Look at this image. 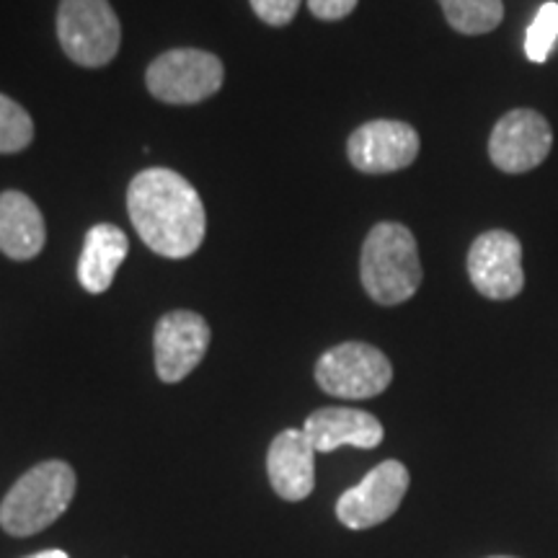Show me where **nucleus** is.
Instances as JSON below:
<instances>
[{"label":"nucleus","instance_id":"20e7f679","mask_svg":"<svg viewBox=\"0 0 558 558\" xmlns=\"http://www.w3.org/2000/svg\"><path fill=\"white\" fill-rule=\"evenodd\" d=\"M58 39L81 68H101L117 58L122 26L109 0H60Z\"/></svg>","mask_w":558,"mask_h":558},{"label":"nucleus","instance_id":"f8f14e48","mask_svg":"<svg viewBox=\"0 0 558 558\" xmlns=\"http://www.w3.org/2000/svg\"><path fill=\"white\" fill-rule=\"evenodd\" d=\"M269 484L284 501H303L316 486V448L303 429H284L271 439L267 456Z\"/></svg>","mask_w":558,"mask_h":558},{"label":"nucleus","instance_id":"9b49d317","mask_svg":"<svg viewBox=\"0 0 558 558\" xmlns=\"http://www.w3.org/2000/svg\"><path fill=\"white\" fill-rule=\"evenodd\" d=\"M207 320L194 311H171L156 324L153 349L156 373L163 383H179L205 360L209 347Z\"/></svg>","mask_w":558,"mask_h":558},{"label":"nucleus","instance_id":"2eb2a0df","mask_svg":"<svg viewBox=\"0 0 558 558\" xmlns=\"http://www.w3.org/2000/svg\"><path fill=\"white\" fill-rule=\"evenodd\" d=\"M130 254V241L124 230L114 222H96L83 239L78 259V282L86 292H107L117 271Z\"/></svg>","mask_w":558,"mask_h":558},{"label":"nucleus","instance_id":"0eeeda50","mask_svg":"<svg viewBox=\"0 0 558 558\" xmlns=\"http://www.w3.org/2000/svg\"><path fill=\"white\" fill-rule=\"evenodd\" d=\"M411 476L399 460L375 465L357 486L347 488L337 501V518L349 530H367L380 525L399 512L407 497Z\"/></svg>","mask_w":558,"mask_h":558},{"label":"nucleus","instance_id":"7ed1b4c3","mask_svg":"<svg viewBox=\"0 0 558 558\" xmlns=\"http://www.w3.org/2000/svg\"><path fill=\"white\" fill-rule=\"evenodd\" d=\"M75 471L65 460H45L21 476L0 501V527L16 538L37 535L58 522L75 497Z\"/></svg>","mask_w":558,"mask_h":558},{"label":"nucleus","instance_id":"6ab92c4d","mask_svg":"<svg viewBox=\"0 0 558 558\" xmlns=\"http://www.w3.org/2000/svg\"><path fill=\"white\" fill-rule=\"evenodd\" d=\"M303 0H251V9L269 26H288Z\"/></svg>","mask_w":558,"mask_h":558},{"label":"nucleus","instance_id":"412c9836","mask_svg":"<svg viewBox=\"0 0 558 558\" xmlns=\"http://www.w3.org/2000/svg\"><path fill=\"white\" fill-rule=\"evenodd\" d=\"M26 558H70L65 550H39V554L26 556Z\"/></svg>","mask_w":558,"mask_h":558},{"label":"nucleus","instance_id":"4be33fe9","mask_svg":"<svg viewBox=\"0 0 558 558\" xmlns=\"http://www.w3.org/2000/svg\"><path fill=\"white\" fill-rule=\"evenodd\" d=\"M492 558H514V556H492Z\"/></svg>","mask_w":558,"mask_h":558},{"label":"nucleus","instance_id":"1a4fd4ad","mask_svg":"<svg viewBox=\"0 0 558 558\" xmlns=\"http://www.w3.org/2000/svg\"><path fill=\"white\" fill-rule=\"evenodd\" d=\"M469 277L481 295L488 300H512L525 288L522 271V243L509 230H486L471 243Z\"/></svg>","mask_w":558,"mask_h":558},{"label":"nucleus","instance_id":"9d476101","mask_svg":"<svg viewBox=\"0 0 558 558\" xmlns=\"http://www.w3.org/2000/svg\"><path fill=\"white\" fill-rule=\"evenodd\" d=\"M418 132L399 120H373L347 140L349 163L369 177L409 169L418 156Z\"/></svg>","mask_w":558,"mask_h":558},{"label":"nucleus","instance_id":"f03ea898","mask_svg":"<svg viewBox=\"0 0 558 558\" xmlns=\"http://www.w3.org/2000/svg\"><path fill=\"white\" fill-rule=\"evenodd\" d=\"M360 279L378 305H401L414 298L424 279L414 233L390 220L369 228L360 254Z\"/></svg>","mask_w":558,"mask_h":558},{"label":"nucleus","instance_id":"ddd939ff","mask_svg":"<svg viewBox=\"0 0 558 558\" xmlns=\"http://www.w3.org/2000/svg\"><path fill=\"white\" fill-rule=\"evenodd\" d=\"M303 432L308 435L316 452H333L344 448V445L360 450H373L386 437L378 416H373L369 411L347 407H326L313 411L305 418Z\"/></svg>","mask_w":558,"mask_h":558},{"label":"nucleus","instance_id":"423d86ee","mask_svg":"<svg viewBox=\"0 0 558 558\" xmlns=\"http://www.w3.org/2000/svg\"><path fill=\"white\" fill-rule=\"evenodd\" d=\"M226 81L218 54L205 50H169L148 65L145 83L150 96L166 104H199L215 96Z\"/></svg>","mask_w":558,"mask_h":558},{"label":"nucleus","instance_id":"6e6552de","mask_svg":"<svg viewBox=\"0 0 558 558\" xmlns=\"http://www.w3.org/2000/svg\"><path fill=\"white\" fill-rule=\"evenodd\" d=\"M554 148V130L535 109H512L494 124L488 137V158L501 173H527L538 169Z\"/></svg>","mask_w":558,"mask_h":558},{"label":"nucleus","instance_id":"f257e3e1","mask_svg":"<svg viewBox=\"0 0 558 558\" xmlns=\"http://www.w3.org/2000/svg\"><path fill=\"white\" fill-rule=\"evenodd\" d=\"M128 213L145 246L166 259H186L202 246L207 215L199 192L171 169H145L130 181Z\"/></svg>","mask_w":558,"mask_h":558},{"label":"nucleus","instance_id":"aec40b11","mask_svg":"<svg viewBox=\"0 0 558 558\" xmlns=\"http://www.w3.org/2000/svg\"><path fill=\"white\" fill-rule=\"evenodd\" d=\"M360 0H308V9L320 21H341L357 9Z\"/></svg>","mask_w":558,"mask_h":558},{"label":"nucleus","instance_id":"dca6fc26","mask_svg":"<svg viewBox=\"0 0 558 558\" xmlns=\"http://www.w3.org/2000/svg\"><path fill=\"white\" fill-rule=\"evenodd\" d=\"M442 5L445 21L465 37H481L494 32L505 19L501 0H437Z\"/></svg>","mask_w":558,"mask_h":558},{"label":"nucleus","instance_id":"39448f33","mask_svg":"<svg viewBox=\"0 0 558 558\" xmlns=\"http://www.w3.org/2000/svg\"><path fill=\"white\" fill-rule=\"evenodd\" d=\"M393 380V365L378 347L365 341H344L331 347L316 362V383L337 399L365 401L380 396Z\"/></svg>","mask_w":558,"mask_h":558},{"label":"nucleus","instance_id":"4468645a","mask_svg":"<svg viewBox=\"0 0 558 558\" xmlns=\"http://www.w3.org/2000/svg\"><path fill=\"white\" fill-rule=\"evenodd\" d=\"M47 241L41 209L24 192L0 194V254L13 262H29L39 256Z\"/></svg>","mask_w":558,"mask_h":558},{"label":"nucleus","instance_id":"a211bd4d","mask_svg":"<svg viewBox=\"0 0 558 558\" xmlns=\"http://www.w3.org/2000/svg\"><path fill=\"white\" fill-rule=\"evenodd\" d=\"M558 41V3H543L541 11L535 13L533 24L527 26L525 34V54L530 62H546L550 50Z\"/></svg>","mask_w":558,"mask_h":558},{"label":"nucleus","instance_id":"f3484780","mask_svg":"<svg viewBox=\"0 0 558 558\" xmlns=\"http://www.w3.org/2000/svg\"><path fill=\"white\" fill-rule=\"evenodd\" d=\"M34 140V120L29 111L13 101L11 96L0 94V156L26 150Z\"/></svg>","mask_w":558,"mask_h":558}]
</instances>
